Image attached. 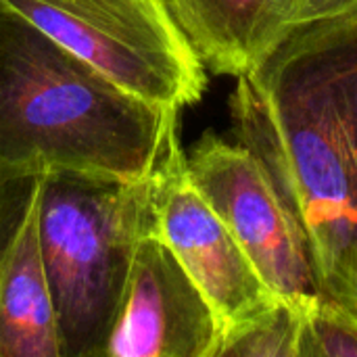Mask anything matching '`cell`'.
Returning <instances> with one entry per match:
<instances>
[{"mask_svg": "<svg viewBox=\"0 0 357 357\" xmlns=\"http://www.w3.org/2000/svg\"><path fill=\"white\" fill-rule=\"evenodd\" d=\"M40 247L61 357L105 356L140 238L153 232V172L136 182L40 176Z\"/></svg>", "mask_w": 357, "mask_h": 357, "instance_id": "cell-3", "label": "cell"}, {"mask_svg": "<svg viewBox=\"0 0 357 357\" xmlns=\"http://www.w3.org/2000/svg\"><path fill=\"white\" fill-rule=\"evenodd\" d=\"M220 320L172 249L149 232L140 238L105 356L215 357Z\"/></svg>", "mask_w": 357, "mask_h": 357, "instance_id": "cell-7", "label": "cell"}, {"mask_svg": "<svg viewBox=\"0 0 357 357\" xmlns=\"http://www.w3.org/2000/svg\"><path fill=\"white\" fill-rule=\"evenodd\" d=\"M351 10H357V0H297L291 27L333 19Z\"/></svg>", "mask_w": 357, "mask_h": 357, "instance_id": "cell-12", "label": "cell"}, {"mask_svg": "<svg viewBox=\"0 0 357 357\" xmlns=\"http://www.w3.org/2000/svg\"><path fill=\"white\" fill-rule=\"evenodd\" d=\"M297 357H357V312L322 293L301 303Z\"/></svg>", "mask_w": 357, "mask_h": 357, "instance_id": "cell-11", "label": "cell"}, {"mask_svg": "<svg viewBox=\"0 0 357 357\" xmlns=\"http://www.w3.org/2000/svg\"><path fill=\"white\" fill-rule=\"evenodd\" d=\"M205 69L238 77L291 29L297 0H163Z\"/></svg>", "mask_w": 357, "mask_h": 357, "instance_id": "cell-9", "label": "cell"}, {"mask_svg": "<svg viewBox=\"0 0 357 357\" xmlns=\"http://www.w3.org/2000/svg\"><path fill=\"white\" fill-rule=\"evenodd\" d=\"M186 163L197 190L276 297L301 305L320 295L303 232L270 172L249 149L205 134Z\"/></svg>", "mask_w": 357, "mask_h": 357, "instance_id": "cell-5", "label": "cell"}, {"mask_svg": "<svg viewBox=\"0 0 357 357\" xmlns=\"http://www.w3.org/2000/svg\"><path fill=\"white\" fill-rule=\"evenodd\" d=\"M230 113L297 220L320 293L357 312V10L291 27L236 77Z\"/></svg>", "mask_w": 357, "mask_h": 357, "instance_id": "cell-1", "label": "cell"}, {"mask_svg": "<svg viewBox=\"0 0 357 357\" xmlns=\"http://www.w3.org/2000/svg\"><path fill=\"white\" fill-rule=\"evenodd\" d=\"M40 182L0 249V357H61L54 301L40 247Z\"/></svg>", "mask_w": 357, "mask_h": 357, "instance_id": "cell-8", "label": "cell"}, {"mask_svg": "<svg viewBox=\"0 0 357 357\" xmlns=\"http://www.w3.org/2000/svg\"><path fill=\"white\" fill-rule=\"evenodd\" d=\"M178 109L149 102L0 2V190L48 174L136 182Z\"/></svg>", "mask_w": 357, "mask_h": 357, "instance_id": "cell-2", "label": "cell"}, {"mask_svg": "<svg viewBox=\"0 0 357 357\" xmlns=\"http://www.w3.org/2000/svg\"><path fill=\"white\" fill-rule=\"evenodd\" d=\"M153 232L213 307L222 337L280 299L192 184L178 130L169 134L153 169Z\"/></svg>", "mask_w": 357, "mask_h": 357, "instance_id": "cell-6", "label": "cell"}, {"mask_svg": "<svg viewBox=\"0 0 357 357\" xmlns=\"http://www.w3.org/2000/svg\"><path fill=\"white\" fill-rule=\"evenodd\" d=\"M299 305L278 299L241 326L224 333L215 357H297Z\"/></svg>", "mask_w": 357, "mask_h": 357, "instance_id": "cell-10", "label": "cell"}, {"mask_svg": "<svg viewBox=\"0 0 357 357\" xmlns=\"http://www.w3.org/2000/svg\"><path fill=\"white\" fill-rule=\"evenodd\" d=\"M128 92L167 109L201 100L205 67L163 0H0Z\"/></svg>", "mask_w": 357, "mask_h": 357, "instance_id": "cell-4", "label": "cell"}]
</instances>
